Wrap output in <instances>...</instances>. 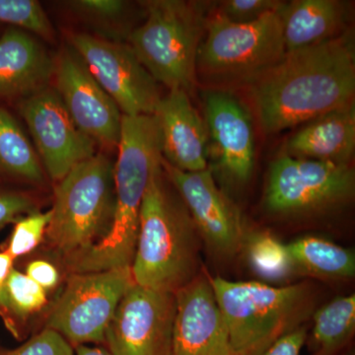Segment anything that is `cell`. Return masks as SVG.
<instances>
[{
  "mask_svg": "<svg viewBox=\"0 0 355 355\" xmlns=\"http://www.w3.org/2000/svg\"><path fill=\"white\" fill-rule=\"evenodd\" d=\"M266 133H277L354 105L355 53L352 38L340 35L324 43L286 53L250 84Z\"/></svg>",
  "mask_w": 355,
  "mask_h": 355,
  "instance_id": "1",
  "label": "cell"
},
{
  "mask_svg": "<svg viewBox=\"0 0 355 355\" xmlns=\"http://www.w3.org/2000/svg\"><path fill=\"white\" fill-rule=\"evenodd\" d=\"M118 159L114 164V210L106 236L64 261L69 273L132 268L139 214L154 170L162 162L157 121L151 116H123Z\"/></svg>",
  "mask_w": 355,
  "mask_h": 355,
  "instance_id": "2",
  "label": "cell"
},
{
  "mask_svg": "<svg viewBox=\"0 0 355 355\" xmlns=\"http://www.w3.org/2000/svg\"><path fill=\"white\" fill-rule=\"evenodd\" d=\"M200 238L161 162L154 170L140 207L133 282L170 293L187 286L198 275Z\"/></svg>",
  "mask_w": 355,
  "mask_h": 355,
  "instance_id": "3",
  "label": "cell"
},
{
  "mask_svg": "<svg viewBox=\"0 0 355 355\" xmlns=\"http://www.w3.org/2000/svg\"><path fill=\"white\" fill-rule=\"evenodd\" d=\"M234 355H261L282 336L304 326L315 312L309 284L275 287L210 279Z\"/></svg>",
  "mask_w": 355,
  "mask_h": 355,
  "instance_id": "4",
  "label": "cell"
},
{
  "mask_svg": "<svg viewBox=\"0 0 355 355\" xmlns=\"http://www.w3.org/2000/svg\"><path fill=\"white\" fill-rule=\"evenodd\" d=\"M114 210V164L95 154L58 182L44 235L49 246L64 261L83 253L109 232Z\"/></svg>",
  "mask_w": 355,
  "mask_h": 355,
  "instance_id": "5",
  "label": "cell"
},
{
  "mask_svg": "<svg viewBox=\"0 0 355 355\" xmlns=\"http://www.w3.org/2000/svg\"><path fill=\"white\" fill-rule=\"evenodd\" d=\"M146 7V22L130 33L128 44L156 83L188 93L197 83L202 9L181 0H153Z\"/></svg>",
  "mask_w": 355,
  "mask_h": 355,
  "instance_id": "6",
  "label": "cell"
},
{
  "mask_svg": "<svg viewBox=\"0 0 355 355\" xmlns=\"http://www.w3.org/2000/svg\"><path fill=\"white\" fill-rule=\"evenodd\" d=\"M279 10L250 24H235L216 13L205 25L197 76L216 85H250L279 64L286 53Z\"/></svg>",
  "mask_w": 355,
  "mask_h": 355,
  "instance_id": "7",
  "label": "cell"
},
{
  "mask_svg": "<svg viewBox=\"0 0 355 355\" xmlns=\"http://www.w3.org/2000/svg\"><path fill=\"white\" fill-rule=\"evenodd\" d=\"M133 284L132 268L69 273L44 329L57 331L73 347L88 343L104 347L114 312Z\"/></svg>",
  "mask_w": 355,
  "mask_h": 355,
  "instance_id": "8",
  "label": "cell"
},
{
  "mask_svg": "<svg viewBox=\"0 0 355 355\" xmlns=\"http://www.w3.org/2000/svg\"><path fill=\"white\" fill-rule=\"evenodd\" d=\"M354 190L355 174L350 164L284 154L270 166L265 205L272 214H311L347 202Z\"/></svg>",
  "mask_w": 355,
  "mask_h": 355,
  "instance_id": "9",
  "label": "cell"
},
{
  "mask_svg": "<svg viewBox=\"0 0 355 355\" xmlns=\"http://www.w3.org/2000/svg\"><path fill=\"white\" fill-rule=\"evenodd\" d=\"M76 51L96 81L123 116H151L161 100L157 83L133 53L130 44L91 35H72Z\"/></svg>",
  "mask_w": 355,
  "mask_h": 355,
  "instance_id": "10",
  "label": "cell"
},
{
  "mask_svg": "<svg viewBox=\"0 0 355 355\" xmlns=\"http://www.w3.org/2000/svg\"><path fill=\"white\" fill-rule=\"evenodd\" d=\"M175 293L133 284L121 298L105 335L112 355H170Z\"/></svg>",
  "mask_w": 355,
  "mask_h": 355,
  "instance_id": "11",
  "label": "cell"
},
{
  "mask_svg": "<svg viewBox=\"0 0 355 355\" xmlns=\"http://www.w3.org/2000/svg\"><path fill=\"white\" fill-rule=\"evenodd\" d=\"M166 177L183 200L198 235L219 258H233L243 249L246 230L241 214L216 186L210 168L184 172L163 160Z\"/></svg>",
  "mask_w": 355,
  "mask_h": 355,
  "instance_id": "12",
  "label": "cell"
},
{
  "mask_svg": "<svg viewBox=\"0 0 355 355\" xmlns=\"http://www.w3.org/2000/svg\"><path fill=\"white\" fill-rule=\"evenodd\" d=\"M18 109L40 160L55 183L74 166L95 155V142L76 127L55 89L44 87L22 98Z\"/></svg>",
  "mask_w": 355,
  "mask_h": 355,
  "instance_id": "13",
  "label": "cell"
},
{
  "mask_svg": "<svg viewBox=\"0 0 355 355\" xmlns=\"http://www.w3.org/2000/svg\"><path fill=\"white\" fill-rule=\"evenodd\" d=\"M53 76L55 91L76 127L95 144L118 147L123 114L76 51L60 53Z\"/></svg>",
  "mask_w": 355,
  "mask_h": 355,
  "instance_id": "14",
  "label": "cell"
},
{
  "mask_svg": "<svg viewBox=\"0 0 355 355\" xmlns=\"http://www.w3.org/2000/svg\"><path fill=\"white\" fill-rule=\"evenodd\" d=\"M170 355H234L227 327L207 275L198 273L175 292Z\"/></svg>",
  "mask_w": 355,
  "mask_h": 355,
  "instance_id": "15",
  "label": "cell"
},
{
  "mask_svg": "<svg viewBox=\"0 0 355 355\" xmlns=\"http://www.w3.org/2000/svg\"><path fill=\"white\" fill-rule=\"evenodd\" d=\"M205 121L209 132V156L229 181H249L254 164L253 123L247 109L226 91L205 96Z\"/></svg>",
  "mask_w": 355,
  "mask_h": 355,
  "instance_id": "16",
  "label": "cell"
},
{
  "mask_svg": "<svg viewBox=\"0 0 355 355\" xmlns=\"http://www.w3.org/2000/svg\"><path fill=\"white\" fill-rule=\"evenodd\" d=\"M161 154L167 164L184 172L209 166V132L205 119L191 104L188 93L170 90L161 98L155 113Z\"/></svg>",
  "mask_w": 355,
  "mask_h": 355,
  "instance_id": "17",
  "label": "cell"
},
{
  "mask_svg": "<svg viewBox=\"0 0 355 355\" xmlns=\"http://www.w3.org/2000/svg\"><path fill=\"white\" fill-rule=\"evenodd\" d=\"M55 62L29 32L9 27L0 36V99L27 97L48 87Z\"/></svg>",
  "mask_w": 355,
  "mask_h": 355,
  "instance_id": "18",
  "label": "cell"
},
{
  "mask_svg": "<svg viewBox=\"0 0 355 355\" xmlns=\"http://www.w3.org/2000/svg\"><path fill=\"white\" fill-rule=\"evenodd\" d=\"M355 149L354 104L308 121L286 146V155L349 164Z\"/></svg>",
  "mask_w": 355,
  "mask_h": 355,
  "instance_id": "19",
  "label": "cell"
},
{
  "mask_svg": "<svg viewBox=\"0 0 355 355\" xmlns=\"http://www.w3.org/2000/svg\"><path fill=\"white\" fill-rule=\"evenodd\" d=\"M286 53L340 36L345 6L336 0H294L279 10Z\"/></svg>",
  "mask_w": 355,
  "mask_h": 355,
  "instance_id": "20",
  "label": "cell"
},
{
  "mask_svg": "<svg viewBox=\"0 0 355 355\" xmlns=\"http://www.w3.org/2000/svg\"><path fill=\"white\" fill-rule=\"evenodd\" d=\"M297 272L326 279H352L355 275L354 253L323 238H300L287 244Z\"/></svg>",
  "mask_w": 355,
  "mask_h": 355,
  "instance_id": "21",
  "label": "cell"
},
{
  "mask_svg": "<svg viewBox=\"0 0 355 355\" xmlns=\"http://www.w3.org/2000/svg\"><path fill=\"white\" fill-rule=\"evenodd\" d=\"M28 184L44 181L43 167L31 142L12 114L0 107V178Z\"/></svg>",
  "mask_w": 355,
  "mask_h": 355,
  "instance_id": "22",
  "label": "cell"
},
{
  "mask_svg": "<svg viewBox=\"0 0 355 355\" xmlns=\"http://www.w3.org/2000/svg\"><path fill=\"white\" fill-rule=\"evenodd\" d=\"M355 296H342L313 313L310 355H338L354 338Z\"/></svg>",
  "mask_w": 355,
  "mask_h": 355,
  "instance_id": "23",
  "label": "cell"
},
{
  "mask_svg": "<svg viewBox=\"0 0 355 355\" xmlns=\"http://www.w3.org/2000/svg\"><path fill=\"white\" fill-rule=\"evenodd\" d=\"M46 303V291L13 268L0 291V317L14 338H25L28 320Z\"/></svg>",
  "mask_w": 355,
  "mask_h": 355,
  "instance_id": "24",
  "label": "cell"
},
{
  "mask_svg": "<svg viewBox=\"0 0 355 355\" xmlns=\"http://www.w3.org/2000/svg\"><path fill=\"white\" fill-rule=\"evenodd\" d=\"M243 249L246 250L249 265L257 275L268 282H280L297 272L287 244L265 232L246 234Z\"/></svg>",
  "mask_w": 355,
  "mask_h": 355,
  "instance_id": "25",
  "label": "cell"
},
{
  "mask_svg": "<svg viewBox=\"0 0 355 355\" xmlns=\"http://www.w3.org/2000/svg\"><path fill=\"white\" fill-rule=\"evenodd\" d=\"M0 23L44 38L53 36V26L36 0H0Z\"/></svg>",
  "mask_w": 355,
  "mask_h": 355,
  "instance_id": "26",
  "label": "cell"
},
{
  "mask_svg": "<svg viewBox=\"0 0 355 355\" xmlns=\"http://www.w3.org/2000/svg\"><path fill=\"white\" fill-rule=\"evenodd\" d=\"M51 218V209L46 212H32L20 217L15 222L8 244L3 251L14 261L31 253L44 239Z\"/></svg>",
  "mask_w": 355,
  "mask_h": 355,
  "instance_id": "27",
  "label": "cell"
},
{
  "mask_svg": "<svg viewBox=\"0 0 355 355\" xmlns=\"http://www.w3.org/2000/svg\"><path fill=\"white\" fill-rule=\"evenodd\" d=\"M0 355H76V352L64 336L51 329H44L16 349L0 345Z\"/></svg>",
  "mask_w": 355,
  "mask_h": 355,
  "instance_id": "28",
  "label": "cell"
},
{
  "mask_svg": "<svg viewBox=\"0 0 355 355\" xmlns=\"http://www.w3.org/2000/svg\"><path fill=\"white\" fill-rule=\"evenodd\" d=\"M284 3L277 0H227L221 2L217 14L235 24H250L279 10Z\"/></svg>",
  "mask_w": 355,
  "mask_h": 355,
  "instance_id": "29",
  "label": "cell"
},
{
  "mask_svg": "<svg viewBox=\"0 0 355 355\" xmlns=\"http://www.w3.org/2000/svg\"><path fill=\"white\" fill-rule=\"evenodd\" d=\"M74 12L99 24H110L127 12L128 3L121 0H76L67 2Z\"/></svg>",
  "mask_w": 355,
  "mask_h": 355,
  "instance_id": "30",
  "label": "cell"
},
{
  "mask_svg": "<svg viewBox=\"0 0 355 355\" xmlns=\"http://www.w3.org/2000/svg\"><path fill=\"white\" fill-rule=\"evenodd\" d=\"M36 211V202L23 191L0 190V229Z\"/></svg>",
  "mask_w": 355,
  "mask_h": 355,
  "instance_id": "31",
  "label": "cell"
},
{
  "mask_svg": "<svg viewBox=\"0 0 355 355\" xmlns=\"http://www.w3.org/2000/svg\"><path fill=\"white\" fill-rule=\"evenodd\" d=\"M307 340L308 330L304 324L282 336L261 355H300Z\"/></svg>",
  "mask_w": 355,
  "mask_h": 355,
  "instance_id": "32",
  "label": "cell"
},
{
  "mask_svg": "<svg viewBox=\"0 0 355 355\" xmlns=\"http://www.w3.org/2000/svg\"><path fill=\"white\" fill-rule=\"evenodd\" d=\"M26 275L41 286L44 291H51L58 286L60 273L57 266L48 261L35 260L28 263Z\"/></svg>",
  "mask_w": 355,
  "mask_h": 355,
  "instance_id": "33",
  "label": "cell"
},
{
  "mask_svg": "<svg viewBox=\"0 0 355 355\" xmlns=\"http://www.w3.org/2000/svg\"><path fill=\"white\" fill-rule=\"evenodd\" d=\"M14 260L6 251L0 252V291L13 268Z\"/></svg>",
  "mask_w": 355,
  "mask_h": 355,
  "instance_id": "34",
  "label": "cell"
},
{
  "mask_svg": "<svg viewBox=\"0 0 355 355\" xmlns=\"http://www.w3.org/2000/svg\"><path fill=\"white\" fill-rule=\"evenodd\" d=\"M76 355H112L104 347L96 345V347H89V345H78L74 347Z\"/></svg>",
  "mask_w": 355,
  "mask_h": 355,
  "instance_id": "35",
  "label": "cell"
},
{
  "mask_svg": "<svg viewBox=\"0 0 355 355\" xmlns=\"http://www.w3.org/2000/svg\"><path fill=\"white\" fill-rule=\"evenodd\" d=\"M0 181H1V178H0Z\"/></svg>",
  "mask_w": 355,
  "mask_h": 355,
  "instance_id": "36",
  "label": "cell"
}]
</instances>
